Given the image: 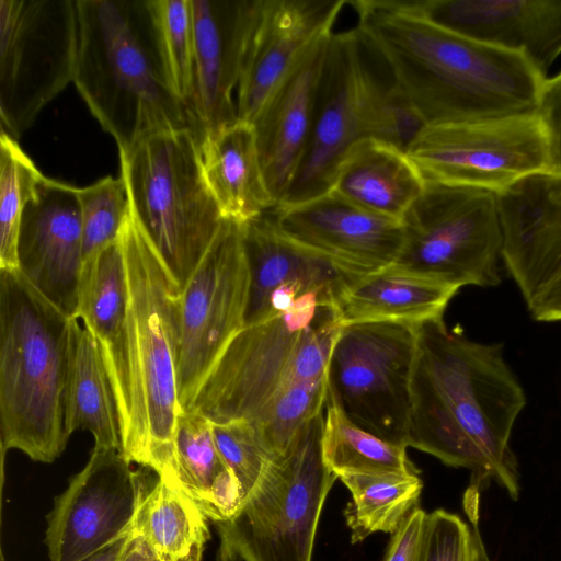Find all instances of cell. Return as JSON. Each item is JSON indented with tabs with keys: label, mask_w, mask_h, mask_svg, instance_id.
<instances>
[{
	"label": "cell",
	"mask_w": 561,
	"mask_h": 561,
	"mask_svg": "<svg viewBox=\"0 0 561 561\" xmlns=\"http://www.w3.org/2000/svg\"><path fill=\"white\" fill-rule=\"evenodd\" d=\"M526 403L501 343L472 341L443 318L416 327L407 447L469 469L473 486L494 481L517 500L510 440Z\"/></svg>",
	"instance_id": "obj_1"
},
{
	"label": "cell",
	"mask_w": 561,
	"mask_h": 561,
	"mask_svg": "<svg viewBox=\"0 0 561 561\" xmlns=\"http://www.w3.org/2000/svg\"><path fill=\"white\" fill-rule=\"evenodd\" d=\"M365 46L388 65L425 125L534 113L542 78L519 54L450 30L409 0H352Z\"/></svg>",
	"instance_id": "obj_2"
},
{
	"label": "cell",
	"mask_w": 561,
	"mask_h": 561,
	"mask_svg": "<svg viewBox=\"0 0 561 561\" xmlns=\"http://www.w3.org/2000/svg\"><path fill=\"white\" fill-rule=\"evenodd\" d=\"M119 243L127 284L128 375L122 453L131 463L178 485L174 431L183 411L178 394L182 289L131 214Z\"/></svg>",
	"instance_id": "obj_3"
},
{
	"label": "cell",
	"mask_w": 561,
	"mask_h": 561,
	"mask_svg": "<svg viewBox=\"0 0 561 561\" xmlns=\"http://www.w3.org/2000/svg\"><path fill=\"white\" fill-rule=\"evenodd\" d=\"M78 56L73 82L118 151L195 119L174 93L150 0H76Z\"/></svg>",
	"instance_id": "obj_4"
},
{
	"label": "cell",
	"mask_w": 561,
	"mask_h": 561,
	"mask_svg": "<svg viewBox=\"0 0 561 561\" xmlns=\"http://www.w3.org/2000/svg\"><path fill=\"white\" fill-rule=\"evenodd\" d=\"M72 319L19 270H0V445L50 463L64 451Z\"/></svg>",
	"instance_id": "obj_5"
},
{
	"label": "cell",
	"mask_w": 561,
	"mask_h": 561,
	"mask_svg": "<svg viewBox=\"0 0 561 561\" xmlns=\"http://www.w3.org/2000/svg\"><path fill=\"white\" fill-rule=\"evenodd\" d=\"M130 214L184 287L224 217L204 176L191 128L162 129L119 151Z\"/></svg>",
	"instance_id": "obj_6"
},
{
	"label": "cell",
	"mask_w": 561,
	"mask_h": 561,
	"mask_svg": "<svg viewBox=\"0 0 561 561\" xmlns=\"http://www.w3.org/2000/svg\"><path fill=\"white\" fill-rule=\"evenodd\" d=\"M323 411L268 461L229 518L215 523L217 561H311L327 496L339 479L322 457Z\"/></svg>",
	"instance_id": "obj_7"
},
{
	"label": "cell",
	"mask_w": 561,
	"mask_h": 561,
	"mask_svg": "<svg viewBox=\"0 0 561 561\" xmlns=\"http://www.w3.org/2000/svg\"><path fill=\"white\" fill-rule=\"evenodd\" d=\"M404 240L392 270L449 284H501L503 231L497 194L425 181L402 219Z\"/></svg>",
	"instance_id": "obj_8"
},
{
	"label": "cell",
	"mask_w": 561,
	"mask_h": 561,
	"mask_svg": "<svg viewBox=\"0 0 561 561\" xmlns=\"http://www.w3.org/2000/svg\"><path fill=\"white\" fill-rule=\"evenodd\" d=\"M332 297L311 291L286 312L244 327L226 347L185 411L213 423L253 421L288 386L301 382L299 354Z\"/></svg>",
	"instance_id": "obj_9"
},
{
	"label": "cell",
	"mask_w": 561,
	"mask_h": 561,
	"mask_svg": "<svg viewBox=\"0 0 561 561\" xmlns=\"http://www.w3.org/2000/svg\"><path fill=\"white\" fill-rule=\"evenodd\" d=\"M76 0H0V118L15 140L73 81Z\"/></svg>",
	"instance_id": "obj_10"
},
{
	"label": "cell",
	"mask_w": 561,
	"mask_h": 561,
	"mask_svg": "<svg viewBox=\"0 0 561 561\" xmlns=\"http://www.w3.org/2000/svg\"><path fill=\"white\" fill-rule=\"evenodd\" d=\"M416 327L398 322L343 325L327 371L328 400L363 430L404 446Z\"/></svg>",
	"instance_id": "obj_11"
},
{
	"label": "cell",
	"mask_w": 561,
	"mask_h": 561,
	"mask_svg": "<svg viewBox=\"0 0 561 561\" xmlns=\"http://www.w3.org/2000/svg\"><path fill=\"white\" fill-rule=\"evenodd\" d=\"M425 181L496 194L548 171L546 135L534 113L425 125L407 150Z\"/></svg>",
	"instance_id": "obj_12"
},
{
	"label": "cell",
	"mask_w": 561,
	"mask_h": 561,
	"mask_svg": "<svg viewBox=\"0 0 561 561\" xmlns=\"http://www.w3.org/2000/svg\"><path fill=\"white\" fill-rule=\"evenodd\" d=\"M250 273L240 222L221 226L181 293L178 394L187 410L232 339L244 328Z\"/></svg>",
	"instance_id": "obj_13"
},
{
	"label": "cell",
	"mask_w": 561,
	"mask_h": 561,
	"mask_svg": "<svg viewBox=\"0 0 561 561\" xmlns=\"http://www.w3.org/2000/svg\"><path fill=\"white\" fill-rule=\"evenodd\" d=\"M364 47L356 27L332 33L308 145L278 206L330 192L346 152L366 138L367 105L377 79L365 60Z\"/></svg>",
	"instance_id": "obj_14"
},
{
	"label": "cell",
	"mask_w": 561,
	"mask_h": 561,
	"mask_svg": "<svg viewBox=\"0 0 561 561\" xmlns=\"http://www.w3.org/2000/svg\"><path fill=\"white\" fill-rule=\"evenodd\" d=\"M146 486L142 471L122 450L93 448L48 515L50 561H83L133 534Z\"/></svg>",
	"instance_id": "obj_15"
},
{
	"label": "cell",
	"mask_w": 561,
	"mask_h": 561,
	"mask_svg": "<svg viewBox=\"0 0 561 561\" xmlns=\"http://www.w3.org/2000/svg\"><path fill=\"white\" fill-rule=\"evenodd\" d=\"M268 215L288 239L356 276L390 266L403 245L402 221L360 208L334 191L277 206Z\"/></svg>",
	"instance_id": "obj_16"
},
{
	"label": "cell",
	"mask_w": 561,
	"mask_h": 561,
	"mask_svg": "<svg viewBox=\"0 0 561 561\" xmlns=\"http://www.w3.org/2000/svg\"><path fill=\"white\" fill-rule=\"evenodd\" d=\"M78 187L43 174L21 220L19 271L47 300L77 318L82 274Z\"/></svg>",
	"instance_id": "obj_17"
},
{
	"label": "cell",
	"mask_w": 561,
	"mask_h": 561,
	"mask_svg": "<svg viewBox=\"0 0 561 561\" xmlns=\"http://www.w3.org/2000/svg\"><path fill=\"white\" fill-rule=\"evenodd\" d=\"M190 1L194 37L190 110L203 140L238 119L232 92L241 78L262 0Z\"/></svg>",
	"instance_id": "obj_18"
},
{
	"label": "cell",
	"mask_w": 561,
	"mask_h": 561,
	"mask_svg": "<svg viewBox=\"0 0 561 561\" xmlns=\"http://www.w3.org/2000/svg\"><path fill=\"white\" fill-rule=\"evenodd\" d=\"M347 0H262L238 84V118L252 123L317 41L334 32Z\"/></svg>",
	"instance_id": "obj_19"
},
{
	"label": "cell",
	"mask_w": 561,
	"mask_h": 561,
	"mask_svg": "<svg viewBox=\"0 0 561 561\" xmlns=\"http://www.w3.org/2000/svg\"><path fill=\"white\" fill-rule=\"evenodd\" d=\"M427 20L525 57L547 73L561 55V0H409Z\"/></svg>",
	"instance_id": "obj_20"
},
{
	"label": "cell",
	"mask_w": 561,
	"mask_h": 561,
	"mask_svg": "<svg viewBox=\"0 0 561 561\" xmlns=\"http://www.w3.org/2000/svg\"><path fill=\"white\" fill-rule=\"evenodd\" d=\"M497 202L503 263L527 304L561 275V175L534 173Z\"/></svg>",
	"instance_id": "obj_21"
},
{
	"label": "cell",
	"mask_w": 561,
	"mask_h": 561,
	"mask_svg": "<svg viewBox=\"0 0 561 561\" xmlns=\"http://www.w3.org/2000/svg\"><path fill=\"white\" fill-rule=\"evenodd\" d=\"M332 33L307 49L252 122L264 178L276 206L283 202L308 145Z\"/></svg>",
	"instance_id": "obj_22"
},
{
	"label": "cell",
	"mask_w": 561,
	"mask_h": 561,
	"mask_svg": "<svg viewBox=\"0 0 561 561\" xmlns=\"http://www.w3.org/2000/svg\"><path fill=\"white\" fill-rule=\"evenodd\" d=\"M241 225L243 248L250 273L244 327L262 322L271 294L285 285L298 284L334 299L355 278L323 256L284 236L268 213Z\"/></svg>",
	"instance_id": "obj_23"
},
{
	"label": "cell",
	"mask_w": 561,
	"mask_h": 561,
	"mask_svg": "<svg viewBox=\"0 0 561 561\" xmlns=\"http://www.w3.org/2000/svg\"><path fill=\"white\" fill-rule=\"evenodd\" d=\"M199 150L205 180L224 218L242 224L276 207L252 123L238 118L207 134Z\"/></svg>",
	"instance_id": "obj_24"
},
{
	"label": "cell",
	"mask_w": 561,
	"mask_h": 561,
	"mask_svg": "<svg viewBox=\"0 0 561 561\" xmlns=\"http://www.w3.org/2000/svg\"><path fill=\"white\" fill-rule=\"evenodd\" d=\"M77 319L99 344L122 422L128 408V375L127 284L119 238L82 270Z\"/></svg>",
	"instance_id": "obj_25"
},
{
	"label": "cell",
	"mask_w": 561,
	"mask_h": 561,
	"mask_svg": "<svg viewBox=\"0 0 561 561\" xmlns=\"http://www.w3.org/2000/svg\"><path fill=\"white\" fill-rule=\"evenodd\" d=\"M424 187L422 173L405 151L366 137L342 159L331 191L360 208L402 221Z\"/></svg>",
	"instance_id": "obj_26"
},
{
	"label": "cell",
	"mask_w": 561,
	"mask_h": 561,
	"mask_svg": "<svg viewBox=\"0 0 561 561\" xmlns=\"http://www.w3.org/2000/svg\"><path fill=\"white\" fill-rule=\"evenodd\" d=\"M458 287L386 267L355 278L335 302L340 324L398 322L419 325L443 318Z\"/></svg>",
	"instance_id": "obj_27"
},
{
	"label": "cell",
	"mask_w": 561,
	"mask_h": 561,
	"mask_svg": "<svg viewBox=\"0 0 561 561\" xmlns=\"http://www.w3.org/2000/svg\"><path fill=\"white\" fill-rule=\"evenodd\" d=\"M67 436L89 431L94 448L122 450L121 422L112 382L91 332L72 319L65 394Z\"/></svg>",
	"instance_id": "obj_28"
},
{
	"label": "cell",
	"mask_w": 561,
	"mask_h": 561,
	"mask_svg": "<svg viewBox=\"0 0 561 561\" xmlns=\"http://www.w3.org/2000/svg\"><path fill=\"white\" fill-rule=\"evenodd\" d=\"M178 485L214 523L232 516L241 504L239 483L215 443L213 422L182 411L174 431Z\"/></svg>",
	"instance_id": "obj_29"
},
{
	"label": "cell",
	"mask_w": 561,
	"mask_h": 561,
	"mask_svg": "<svg viewBox=\"0 0 561 561\" xmlns=\"http://www.w3.org/2000/svg\"><path fill=\"white\" fill-rule=\"evenodd\" d=\"M147 486L133 535L142 537L161 561H202L210 538L206 515L181 488L158 474Z\"/></svg>",
	"instance_id": "obj_30"
},
{
	"label": "cell",
	"mask_w": 561,
	"mask_h": 561,
	"mask_svg": "<svg viewBox=\"0 0 561 561\" xmlns=\"http://www.w3.org/2000/svg\"><path fill=\"white\" fill-rule=\"evenodd\" d=\"M322 434V457L339 479L345 476L416 473L407 446L385 440L353 423L327 400Z\"/></svg>",
	"instance_id": "obj_31"
},
{
	"label": "cell",
	"mask_w": 561,
	"mask_h": 561,
	"mask_svg": "<svg viewBox=\"0 0 561 561\" xmlns=\"http://www.w3.org/2000/svg\"><path fill=\"white\" fill-rule=\"evenodd\" d=\"M340 480L352 495L344 517L353 543L378 531L393 535L416 507L423 489L417 473L345 476Z\"/></svg>",
	"instance_id": "obj_32"
},
{
	"label": "cell",
	"mask_w": 561,
	"mask_h": 561,
	"mask_svg": "<svg viewBox=\"0 0 561 561\" xmlns=\"http://www.w3.org/2000/svg\"><path fill=\"white\" fill-rule=\"evenodd\" d=\"M328 400L327 376L296 382L284 389L251 421L257 442L270 461L282 457L301 428L323 411Z\"/></svg>",
	"instance_id": "obj_33"
},
{
	"label": "cell",
	"mask_w": 561,
	"mask_h": 561,
	"mask_svg": "<svg viewBox=\"0 0 561 561\" xmlns=\"http://www.w3.org/2000/svg\"><path fill=\"white\" fill-rule=\"evenodd\" d=\"M42 173L18 141L0 134V270H19L22 214Z\"/></svg>",
	"instance_id": "obj_34"
},
{
	"label": "cell",
	"mask_w": 561,
	"mask_h": 561,
	"mask_svg": "<svg viewBox=\"0 0 561 561\" xmlns=\"http://www.w3.org/2000/svg\"><path fill=\"white\" fill-rule=\"evenodd\" d=\"M82 222V270L118 238L130 214L123 178L106 176L78 191Z\"/></svg>",
	"instance_id": "obj_35"
},
{
	"label": "cell",
	"mask_w": 561,
	"mask_h": 561,
	"mask_svg": "<svg viewBox=\"0 0 561 561\" xmlns=\"http://www.w3.org/2000/svg\"><path fill=\"white\" fill-rule=\"evenodd\" d=\"M150 4L170 83L174 93L190 108L194 89V37L191 1L150 0Z\"/></svg>",
	"instance_id": "obj_36"
},
{
	"label": "cell",
	"mask_w": 561,
	"mask_h": 561,
	"mask_svg": "<svg viewBox=\"0 0 561 561\" xmlns=\"http://www.w3.org/2000/svg\"><path fill=\"white\" fill-rule=\"evenodd\" d=\"M425 123L409 96L392 81L375 83L367 105L366 137L408 150Z\"/></svg>",
	"instance_id": "obj_37"
},
{
	"label": "cell",
	"mask_w": 561,
	"mask_h": 561,
	"mask_svg": "<svg viewBox=\"0 0 561 561\" xmlns=\"http://www.w3.org/2000/svg\"><path fill=\"white\" fill-rule=\"evenodd\" d=\"M213 434L222 460L239 483L242 503L256 485L270 460L248 420L213 423Z\"/></svg>",
	"instance_id": "obj_38"
},
{
	"label": "cell",
	"mask_w": 561,
	"mask_h": 561,
	"mask_svg": "<svg viewBox=\"0 0 561 561\" xmlns=\"http://www.w3.org/2000/svg\"><path fill=\"white\" fill-rule=\"evenodd\" d=\"M423 561H480L469 526L458 515L442 508L427 513Z\"/></svg>",
	"instance_id": "obj_39"
},
{
	"label": "cell",
	"mask_w": 561,
	"mask_h": 561,
	"mask_svg": "<svg viewBox=\"0 0 561 561\" xmlns=\"http://www.w3.org/2000/svg\"><path fill=\"white\" fill-rule=\"evenodd\" d=\"M535 114L547 139L549 156L547 172L561 175V71L542 81Z\"/></svg>",
	"instance_id": "obj_40"
},
{
	"label": "cell",
	"mask_w": 561,
	"mask_h": 561,
	"mask_svg": "<svg viewBox=\"0 0 561 561\" xmlns=\"http://www.w3.org/2000/svg\"><path fill=\"white\" fill-rule=\"evenodd\" d=\"M427 513L415 507L391 535L383 561H423Z\"/></svg>",
	"instance_id": "obj_41"
},
{
	"label": "cell",
	"mask_w": 561,
	"mask_h": 561,
	"mask_svg": "<svg viewBox=\"0 0 561 561\" xmlns=\"http://www.w3.org/2000/svg\"><path fill=\"white\" fill-rule=\"evenodd\" d=\"M536 321H561V275L526 304Z\"/></svg>",
	"instance_id": "obj_42"
},
{
	"label": "cell",
	"mask_w": 561,
	"mask_h": 561,
	"mask_svg": "<svg viewBox=\"0 0 561 561\" xmlns=\"http://www.w3.org/2000/svg\"><path fill=\"white\" fill-rule=\"evenodd\" d=\"M122 561H161V559L142 537L134 536Z\"/></svg>",
	"instance_id": "obj_43"
},
{
	"label": "cell",
	"mask_w": 561,
	"mask_h": 561,
	"mask_svg": "<svg viewBox=\"0 0 561 561\" xmlns=\"http://www.w3.org/2000/svg\"><path fill=\"white\" fill-rule=\"evenodd\" d=\"M134 535L130 534L83 561H122Z\"/></svg>",
	"instance_id": "obj_44"
},
{
	"label": "cell",
	"mask_w": 561,
	"mask_h": 561,
	"mask_svg": "<svg viewBox=\"0 0 561 561\" xmlns=\"http://www.w3.org/2000/svg\"><path fill=\"white\" fill-rule=\"evenodd\" d=\"M1 561H4L3 554L1 553Z\"/></svg>",
	"instance_id": "obj_45"
}]
</instances>
